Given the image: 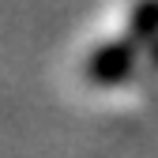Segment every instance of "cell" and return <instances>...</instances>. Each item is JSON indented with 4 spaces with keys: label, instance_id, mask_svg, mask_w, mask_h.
<instances>
[{
    "label": "cell",
    "instance_id": "6da1fadb",
    "mask_svg": "<svg viewBox=\"0 0 158 158\" xmlns=\"http://www.w3.org/2000/svg\"><path fill=\"white\" fill-rule=\"evenodd\" d=\"M132 68H135V38H124V42H109L98 49L87 64V75L94 83H121Z\"/></svg>",
    "mask_w": 158,
    "mask_h": 158
},
{
    "label": "cell",
    "instance_id": "7a4b0ae2",
    "mask_svg": "<svg viewBox=\"0 0 158 158\" xmlns=\"http://www.w3.org/2000/svg\"><path fill=\"white\" fill-rule=\"evenodd\" d=\"M154 34H158V0H143V4H135V15H132V38L151 42Z\"/></svg>",
    "mask_w": 158,
    "mask_h": 158
}]
</instances>
